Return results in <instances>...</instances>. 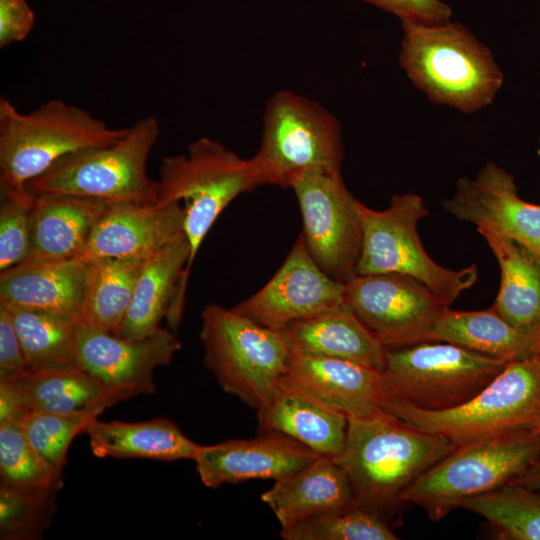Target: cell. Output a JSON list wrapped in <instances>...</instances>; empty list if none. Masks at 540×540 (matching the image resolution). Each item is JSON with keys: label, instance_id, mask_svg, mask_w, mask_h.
Returning <instances> with one entry per match:
<instances>
[{"label": "cell", "instance_id": "obj_1", "mask_svg": "<svg viewBox=\"0 0 540 540\" xmlns=\"http://www.w3.org/2000/svg\"><path fill=\"white\" fill-rule=\"evenodd\" d=\"M457 446L379 409L348 417L344 448L335 459L361 506L383 513L400 505L402 492Z\"/></svg>", "mask_w": 540, "mask_h": 540}, {"label": "cell", "instance_id": "obj_2", "mask_svg": "<svg viewBox=\"0 0 540 540\" xmlns=\"http://www.w3.org/2000/svg\"><path fill=\"white\" fill-rule=\"evenodd\" d=\"M401 23L400 66L430 101L465 113L493 101L503 74L489 49L464 25Z\"/></svg>", "mask_w": 540, "mask_h": 540}, {"label": "cell", "instance_id": "obj_3", "mask_svg": "<svg viewBox=\"0 0 540 540\" xmlns=\"http://www.w3.org/2000/svg\"><path fill=\"white\" fill-rule=\"evenodd\" d=\"M114 129L88 111L51 99L29 113L0 98V190L27 189V184L65 159L110 145L127 132Z\"/></svg>", "mask_w": 540, "mask_h": 540}, {"label": "cell", "instance_id": "obj_4", "mask_svg": "<svg viewBox=\"0 0 540 540\" xmlns=\"http://www.w3.org/2000/svg\"><path fill=\"white\" fill-rule=\"evenodd\" d=\"M382 410L456 446L500 435L539 431L540 360L534 355L509 362L468 401L450 409L425 410L389 399Z\"/></svg>", "mask_w": 540, "mask_h": 540}, {"label": "cell", "instance_id": "obj_5", "mask_svg": "<svg viewBox=\"0 0 540 540\" xmlns=\"http://www.w3.org/2000/svg\"><path fill=\"white\" fill-rule=\"evenodd\" d=\"M201 318L205 366L225 392L260 409L287 374V336L219 304H208Z\"/></svg>", "mask_w": 540, "mask_h": 540}, {"label": "cell", "instance_id": "obj_6", "mask_svg": "<svg viewBox=\"0 0 540 540\" xmlns=\"http://www.w3.org/2000/svg\"><path fill=\"white\" fill-rule=\"evenodd\" d=\"M540 458L538 431L500 435L457 446L400 495L440 521L473 497L513 482Z\"/></svg>", "mask_w": 540, "mask_h": 540}, {"label": "cell", "instance_id": "obj_7", "mask_svg": "<svg viewBox=\"0 0 540 540\" xmlns=\"http://www.w3.org/2000/svg\"><path fill=\"white\" fill-rule=\"evenodd\" d=\"M260 186L249 159L202 137L185 153L162 159L155 203L183 201V232L190 245V266L222 211L240 194Z\"/></svg>", "mask_w": 540, "mask_h": 540}, {"label": "cell", "instance_id": "obj_8", "mask_svg": "<svg viewBox=\"0 0 540 540\" xmlns=\"http://www.w3.org/2000/svg\"><path fill=\"white\" fill-rule=\"evenodd\" d=\"M342 159L341 126L327 109L287 90L266 102L260 146L250 158L260 185L291 188L312 168L341 169Z\"/></svg>", "mask_w": 540, "mask_h": 540}, {"label": "cell", "instance_id": "obj_9", "mask_svg": "<svg viewBox=\"0 0 540 540\" xmlns=\"http://www.w3.org/2000/svg\"><path fill=\"white\" fill-rule=\"evenodd\" d=\"M360 213L363 241L358 275L397 273L412 277L448 306L476 283L475 264L452 270L436 263L426 252L417 230L419 221L428 215L421 196L393 195L384 210L361 203Z\"/></svg>", "mask_w": 540, "mask_h": 540}, {"label": "cell", "instance_id": "obj_10", "mask_svg": "<svg viewBox=\"0 0 540 540\" xmlns=\"http://www.w3.org/2000/svg\"><path fill=\"white\" fill-rule=\"evenodd\" d=\"M159 132L156 117L141 119L118 141L65 159L30 181L27 189L32 194L155 203L156 180L149 177L147 162Z\"/></svg>", "mask_w": 540, "mask_h": 540}, {"label": "cell", "instance_id": "obj_11", "mask_svg": "<svg viewBox=\"0 0 540 540\" xmlns=\"http://www.w3.org/2000/svg\"><path fill=\"white\" fill-rule=\"evenodd\" d=\"M508 363L455 344L423 341L387 348L382 375L389 399L444 410L471 399Z\"/></svg>", "mask_w": 540, "mask_h": 540}, {"label": "cell", "instance_id": "obj_12", "mask_svg": "<svg viewBox=\"0 0 540 540\" xmlns=\"http://www.w3.org/2000/svg\"><path fill=\"white\" fill-rule=\"evenodd\" d=\"M306 247L331 278L347 284L357 275L363 241L361 202L347 189L341 169L312 168L293 182Z\"/></svg>", "mask_w": 540, "mask_h": 540}, {"label": "cell", "instance_id": "obj_13", "mask_svg": "<svg viewBox=\"0 0 540 540\" xmlns=\"http://www.w3.org/2000/svg\"><path fill=\"white\" fill-rule=\"evenodd\" d=\"M345 303L386 348L427 341L448 306L420 281L397 273L357 275L346 284Z\"/></svg>", "mask_w": 540, "mask_h": 540}, {"label": "cell", "instance_id": "obj_14", "mask_svg": "<svg viewBox=\"0 0 540 540\" xmlns=\"http://www.w3.org/2000/svg\"><path fill=\"white\" fill-rule=\"evenodd\" d=\"M346 284L326 274L302 234L271 279L233 309L267 328L282 330L345 302Z\"/></svg>", "mask_w": 540, "mask_h": 540}, {"label": "cell", "instance_id": "obj_15", "mask_svg": "<svg viewBox=\"0 0 540 540\" xmlns=\"http://www.w3.org/2000/svg\"><path fill=\"white\" fill-rule=\"evenodd\" d=\"M442 208L478 230L511 238L529 249L540 261V205L522 200L514 177L493 162L475 178L463 177Z\"/></svg>", "mask_w": 540, "mask_h": 540}, {"label": "cell", "instance_id": "obj_16", "mask_svg": "<svg viewBox=\"0 0 540 540\" xmlns=\"http://www.w3.org/2000/svg\"><path fill=\"white\" fill-rule=\"evenodd\" d=\"M181 349L179 339L159 327L140 339H128L79 323L75 337V365L103 383L136 391H155L153 373L171 362Z\"/></svg>", "mask_w": 540, "mask_h": 540}, {"label": "cell", "instance_id": "obj_17", "mask_svg": "<svg viewBox=\"0 0 540 540\" xmlns=\"http://www.w3.org/2000/svg\"><path fill=\"white\" fill-rule=\"evenodd\" d=\"M321 455L279 432L252 439H230L200 445L193 461L208 488L254 479L279 480L313 463Z\"/></svg>", "mask_w": 540, "mask_h": 540}, {"label": "cell", "instance_id": "obj_18", "mask_svg": "<svg viewBox=\"0 0 540 540\" xmlns=\"http://www.w3.org/2000/svg\"><path fill=\"white\" fill-rule=\"evenodd\" d=\"M190 245L182 231L151 253L136 282L129 307L114 334L128 339L146 337L166 317L176 329L190 272Z\"/></svg>", "mask_w": 540, "mask_h": 540}, {"label": "cell", "instance_id": "obj_19", "mask_svg": "<svg viewBox=\"0 0 540 540\" xmlns=\"http://www.w3.org/2000/svg\"><path fill=\"white\" fill-rule=\"evenodd\" d=\"M183 223L179 202H110L78 259L149 256L181 233Z\"/></svg>", "mask_w": 540, "mask_h": 540}, {"label": "cell", "instance_id": "obj_20", "mask_svg": "<svg viewBox=\"0 0 540 540\" xmlns=\"http://www.w3.org/2000/svg\"><path fill=\"white\" fill-rule=\"evenodd\" d=\"M347 417H364L390 398L382 372L352 361L292 348L286 374Z\"/></svg>", "mask_w": 540, "mask_h": 540}, {"label": "cell", "instance_id": "obj_21", "mask_svg": "<svg viewBox=\"0 0 540 540\" xmlns=\"http://www.w3.org/2000/svg\"><path fill=\"white\" fill-rule=\"evenodd\" d=\"M261 433L279 432L321 456L336 459L347 435L348 417L294 382L287 375L257 410Z\"/></svg>", "mask_w": 540, "mask_h": 540}, {"label": "cell", "instance_id": "obj_22", "mask_svg": "<svg viewBox=\"0 0 540 540\" xmlns=\"http://www.w3.org/2000/svg\"><path fill=\"white\" fill-rule=\"evenodd\" d=\"M85 262L26 260L1 272L0 304L61 315L82 323Z\"/></svg>", "mask_w": 540, "mask_h": 540}, {"label": "cell", "instance_id": "obj_23", "mask_svg": "<svg viewBox=\"0 0 540 540\" xmlns=\"http://www.w3.org/2000/svg\"><path fill=\"white\" fill-rule=\"evenodd\" d=\"M26 411L74 413L103 409L139 394L109 386L78 367L27 371L0 377Z\"/></svg>", "mask_w": 540, "mask_h": 540}, {"label": "cell", "instance_id": "obj_24", "mask_svg": "<svg viewBox=\"0 0 540 540\" xmlns=\"http://www.w3.org/2000/svg\"><path fill=\"white\" fill-rule=\"evenodd\" d=\"M281 529L311 517L360 505L352 484L334 458L320 456L305 468L275 481L261 494Z\"/></svg>", "mask_w": 540, "mask_h": 540}, {"label": "cell", "instance_id": "obj_25", "mask_svg": "<svg viewBox=\"0 0 540 540\" xmlns=\"http://www.w3.org/2000/svg\"><path fill=\"white\" fill-rule=\"evenodd\" d=\"M109 203L83 196L34 194L27 260L78 259Z\"/></svg>", "mask_w": 540, "mask_h": 540}, {"label": "cell", "instance_id": "obj_26", "mask_svg": "<svg viewBox=\"0 0 540 540\" xmlns=\"http://www.w3.org/2000/svg\"><path fill=\"white\" fill-rule=\"evenodd\" d=\"M282 330L295 350L383 371L387 348L345 302Z\"/></svg>", "mask_w": 540, "mask_h": 540}, {"label": "cell", "instance_id": "obj_27", "mask_svg": "<svg viewBox=\"0 0 540 540\" xmlns=\"http://www.w3.org/2000/svg\"><path fill=\"white\" fill-rule=\"evenodd\" d=\"M99 458H138L157 461L193 460L200 445L168 418L141 422L94 420L84 431Z\"/></svg>", "mask_w": 540, "mask_h": 540}, {"label": "cell", "instance_id": "obj_28", "mask_svg": "<svg viewBox=\"0 0 540 540\" xmlns=\"http://www.w3.org/2000/svg\"><path fill=\"white\" fill-rule=\"evenodd\" d=\"M496 257L501 282L491 306L520 333L540 329V261L524 245L498 233L478 230Z\"/></svg>", "mask_w": 540, "mask_h": 540}, {"label": "cell", "instance_id": "obj_29", "mask_svg": "<svg viewBox=\"0 0 540 540\" xmlns=\"http://www.w3.org/2000/svg\"><path fill=\"white\" fill-rule=\"evenodd\" d=\"M427 341L447 342L511 362L531 355L533 339L517 331L492 307L458 311L446 306L436 317Z\"/></svg>", "mask_w": 540, "mask_h": 540}, {"label": "cell", "instance_id": "obj_30", "mask_svg": "<svg viewBox=\"0 0 540 540\" xmlns=\"http://www.w3.org/2000/svg\"><path fill=\"white\" fill-rule=\"evenodd\" d=\"M145 257L101 258L85 262L82 323L113 333L132 298Z\"/></svg>", "mask_w": 540, "mask_h": 540}, {"label": "cell", "instance_id": "obj_31", "mask_svg": "<svg viewBox=\"0 0 540 540\" xmlns=\"http://www.w3.org/2000/svg\"><path fill=\"white\" fill-rule=\"evenodd\" d=\"M6 307L30 371L76 367L75 337L81 322L40 310Z\"/></svg>", "mask_w": 540, "mask_h": 540}, {"label": "cell", "instance_id": "obj_32", "mask_svg": "<svg viewBox=\"0 0 540 540\" xmlns=\"http://www.w3.org/2000/svg\"><path fill=\"white\" fill-rule=\"evenodd\" d=\"M461 508L469 510L507 540H540V494L510 482L490 492L466 500Z\"/></svg>", "mask_w": 540, "mask_h": 540}, {"label": "cell", "instance_id": "obj_33", "mask_svg": "<svg viewBox=\"0 0 540 540\" xmlns=\"http://www.w3.org/2000/svg\"><path fill=\"white\" fill-rule=\"evenodd\" d=\"M284 540H396L379 513L364 506L317 515L281 529Z\"/></svg>", "mask_w": 540, "mask_h": 540}, {"label": "cell", "instance_id": "obj_34", "mask_svg": "<svg viewBox=\"0 0 540 540\" xmlns=\"http://www.w3.org/2000/svg\"><path fill=\"white\" fill-rule=\"evenodd\" d=\"M103 409L74 413L28 411L18 421L34 449L58 476H62L73 439L98 418Z\"/></svg>", "mask_w": 540, "mask_h": 540}, {"label": "cell", "instance_id": "obj_35", "mask_svg": "<svg viewBox=\"0 0 540 540\" xmlns=\"http://www.w3.org/2000/svg\"><path fill=\"white\" fill-rule=\"evenodd\" d=\"M61 486L23 489L0 485L1 539H37L48 527Z\"/></svg>", "mask_w": 540, "mask_h": 540}, {"label": "cell", "instance_id": "obj_36", "mask_svg": "<svg viewBox=\"0 0 540 540\" xmlns=\"http://www.w3.org/2000/svg\"><path fill=\"white\" fill-rule=\"evenodd\" d=\"M1 484L23 489L61 486L16 421L0 422Z\"/></svg>", "mask_w": 540, "mask_h": 540}, {"label": "cell", "instance_id": "obj_37", "mask_svg": "<svg viewBox=\"0 0 540 540\" xmlns=\"http://www.w3.org/2000/svg\"><path fill=\"white\" fill-rule=\"evenodd\" d=\"M33 201L28 189L1 193L0 272L23 263L31 253Z\"/></svg>", "mask_w": 540, "mask_h": 540}, {"label": "cell", "instance_id": "obj_38", "mask_svg": "<svg viewBox=\"0 0 540 540\" xmlns=\"http://www.w3.org/2000/svg\"><path fill=\"white\" fill-rule=\"evenodd\" d=\"M375 5L395 14L401 21L440 24L450 21L452 10L441 0H355Z\"/></svg>", "mask_w": 540, "mask_h": 540}, {"label": "cell", "instance_id": "obj_39", "mask_svg": "<svg viewBox=\"0 0 540 540\" xmlns=\"http://www.w3.org/2000/svg\"><path fill=\"white\" fill-rule=\"evenodd\" d=\"M35 23V14L26 0H0V47L23 41Z\"/></svg>", "mask_w": 540, "mask_h": 540}, {"label": "cell", "instance_id": "obj_40", "mask_svg": "<svg viewBox=\"0 0 540 540\" xmlns=\"http://www.w3.org/2000/svg\"><path fill=\"white\" fill-rule=\"evenodd\" d=\"M30 371L9 310L0 304V377Z\"/></svg>", "mask_w": 540, "mask_h": 540}, {"label": "cell", "instance_id": "obj_41", "mask_svg": "<svg viewBox=\"0 0 540 540\" xmlns=\"http://www.w3.org/2000/svg\"><path fill=\"white\" fill-rule=\"evenodd\" d=\"M513 482L540 491V458L532 463L518 478Z\"/></svg>", "mask_w": 540, "mask_h": 540}, {"label": "cell", "instance_id": "obj_42", "mask_svg": "<svg viewBox=\"0 0 540 540\" xmlns=\"http://www.w3.org/2000/svg\"><path fill=\"white\" fill-rule=\"evenodd\" d=\"M531 354L537 357L540 360V329L533 337Z\"/></svg>", "mask_w": 540, "mask_h": 540}, {"label": "cell", "instance_id": "obj_43", "mask_svg": "<svg viewBox=\"0 0 540 540\" xmlns=\"http://www.w3.org/2000/svg\"><path fill=\"white\" fill-rule=\"evenodd\" d=\"M539 157H540V141H539V148H538V151H537Z\"/></svg>", "mask_w": 540, "mask_h": 540}, {"label": "cell", "instance_id": "obj_44", "mask_svg": "<svg viewBox=\"0 0 540 540\" xmlns=\"http://www.w3.org/2000/svg\"><path fill=\"white\" fill-rule=\"evenodd\" d=\"M538 432H539V435H540V429H539V431H538Z\"/></svg>", "mask_w": 540, "mask_h": 540}]
</instances>
